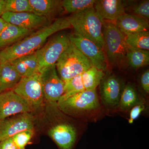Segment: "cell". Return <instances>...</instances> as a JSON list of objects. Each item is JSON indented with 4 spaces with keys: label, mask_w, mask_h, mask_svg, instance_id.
I'll return each instance as SVG.
<instances>
[{
    "label": "cell",
    "mask_w": 149,
    "mask_h": 149,
    "mask_svg": "<svg viewBox=\"0 0 149 149\" xmlns=\"http://www.w3.org/2000/svg\"><path fill=\"white\" fill-rule=\"evenodd\" d=\"M67 18L57 19L49 25L37 29L0 52V63L10 62L19 57L34 53L40 49L51 35L71 28Z\"/></svg>",
    "instance_id": "6da1fadb"
},
{
    "label": "cell",
    "mask_w": 149,
    "mask_h": 149,
    "mask_svg": "<svg viewBox=\"0 0 149 149\" xmlns=\"http://www.w3.org/2000/svg\"><path fill=\"white\" fill-rule=\"evenodd\" d=\"M67 19L75 32L104 49L102 21L94 7L72 14Z\"/></svg>",
    "instance_id": "7a4b0ae2"
},
{
    "label": "cell",
    "mask_w": 149,
    "mask_h": 149,
    "mask_svg": "<svg viewBox=\"0 0 149 149\" xmlns=\"http://www.w3.org/2000/svg\"><path fill=\"white\" fill-rule=\"evenodd\" d=\"M104 48L107 61L111 65L122 67L126 65L128 45L125 36L112 22L102 21Z\"/></svg>",
    "instance_id": "3957f363"
},
{
    "label": "cell",
    "mask_w": 149,
    "mask_h": 149,
    "mask_svg": "<svg viewBox=\"0 0 149 149\" xmlns=\"http://www.w3.org/2000/svg\"><path fill=\"white\" fill-rule=\"evenodd\" d=\"M56 106L60 110L67 114L84 117L97 111L100 108L96 89L83 91L59 101Z\"/></svg>",
    "instance_id": "277c9868"
},
{
    "label": "cell",
    "mask_w": 149,
    "mask_h": 149,
    "mask_svg": "<svg viewBox=\"0 0 149 149\" xmlns=\"http://www.w3.org/2000/svg\"><path fill=\"white\" fill-rule=\"evenodd\" d=\"M92 66L90 60L71 42L56 64L58 74L64 82L82 74Z\"/></svg>",
    "instance_id": "5b68a950"
},
{
    "label": "cell",
    "mask_w": 149,
    "mask_h": 149,
    "mask_svg": "<svg viewBox=\"0 0 149 149\" xmlns=\"http://www.w3.org/2000/svg\"><path fill=\"white\" fill-rule=\"evenodd\" d=\"M12 90L27 102L33 111L42 105L45 98L40 72L22 77Z\"/></svg>",
    "instance_id": "8992f818"
},
{
    "label": "cell",
    "mask_w": 149,
    "mask_h": 149,
    "mask_svg": "<svg viewBox=\"0 0 149 149\" xmlns=\"http://www.w3.org/2000/svg\"><path fill=\"white\" fill-rule=\"evenodd\" d=\"M70 43L68 35L60 34L48 40L37 51L39 61V72L56 65L61 56Z\"/></svg>",
    "instance_id": "52a82bcc"
},
{
    "label": "cell",
    "mask_w": 149,
    "mask_h": 149,
    "mask_svg": "<svg viewBox=\"0 0 149 149\" xmlns=\"http://www.w3.org/2000/svg\"><path fill=\"white\" fill-rule=\"evenodd\" d=\"M68 35L70 42L91 61L93 66L105 71L108 62L103 49L77 32Z\"/></svg>",
    "instance_id": "ba28073f"
},
{
    "label": "cell",
    "mask_w": 149,
    "mask_h": 149,
    "mask_svg": "<svg viewBox=\"0 0 149 149\" xmlns=\"http://www.w3.org/2000/svg\"><path fill=\"white\" fill-rule=\"evenodd\" d=\"M40 73L45 99L56 104L64 93L65 82L58 74L56 65Z\"/></svg>",
    "instance_id": "9c48e42d"
},
{
    "label": "cell",
    "mask_w": 149,
    "mask_h": 149,
    "mask_svg": "<svg viewBox=\"0 0 149 149\" xmlns=\"http://www.w3.org/2000/svg\"><path fill=\"white\" fill-rule=\"evenodd\" d=\"M34 118L31 113H25L0 120V142L17 133L34 130Z\"/></svg>",
    "instance_id": "30bf717a"
},
{
    "label": "cell",
    "mask_w": 149,
    "mask_h": 149,
    "mask_svg": "<svg viewBox=\"0 0 149 149\" xmlns=\"http://www.w3.org/2000/svg\"><path fill=\"white\" fill-rule=\"evenodd\" d=\"M32 111L27 102L13 90L0 93V120Z\"/></svg>",
    "instance_id": "8fae6325"
},
{
    "label": "cell",
    "mask_w": 149,
    "mask_h": 149,
    "mask_svg": "<svg viewBox=\"0 0 149 149\" xmlns=\"http://www.w3.org/2000/svg\"><path fill=\"white\" fill-rule=\"evenodd\" d=\"M1 17L7 23L33 31L50 24L47 18L32 12L14 13L6 12Z\"/></svg>",
    "instance_id": "7c38bea8"
},
{
    "label": "cell",
    "mask_w": 149,
    "mask_h": 149,
    "mask_svg": "<svg viewBox=\"0 0 149 149\" xmlns=\"http://www.w3.org/2000/svg\"><path fill=\"white\" fill-rule=\"evenodd\" d=\"M102 102L109 108L118 105L123 89L121 80L115 75L104 76L100 84Z\"/></svg>",
    "instance_id": "4fadbf2b"
},
{
    "label": "cell",
    "mask_w": 149,
    "mask_h": 149,
    "mask_svg": "<svg viewBox=\"0 0 149 149\" xmlns=\"http://www.w3.org/2000/svg\"><path fill=\"white\" fill-rule=\"evenodd\" d=\"M48 133L60 149H72L77 139L76 128L72 124L66 123L54 125Z\"/></svg>",
    "instance_id": "5bb4252c"
},
{
    "label": "cell",
    "mask_w": 149,
    "mask_h": 149,
    "mask_svg": "<svg viewBox=\"0 0 149 149\" xmlns=\"http://www.w3.org/2000/svg\"><path fill=\"white\" fill-rule=\"evenodd\" d=\"M102 21L115 22L120 15L125 13V2L120 0H98L94 6Z\"/></svg>",
    "instance_id": "9a60e30c"
},
{
    "label": "cell",
    "mask_w": 149,
    "mask_h": 149,
    "mask_svg": "<svg viewBox=\"0 0 149 149\" xmlns=\"http://www.w3.org/2000/svg\"><path fill=\"white\" fill-rule=\"evenodd\" d=\"M114 23L123 34L148 31L149 27L148 19L132 14H123Z\"/></svg>",
    "instance_id": "2e32d148"
},
{
    "label": "cell",
    "mask_w": 149,
    "mask_h": 149,
    "mask_svg": "<svg viewBox=\"0 0 149 149\" xmlns=\"http://www.w3.org/2000/svg\"><path fill=\"white\" fill-rule=\"evenodd\" d=\"M10 62L22 77H28L39 72V61L37 52L19 57Z\"/></svg>",
    "instance_id": "e0dca14e"
},
{
    "label": "cell",
    "mask_w": 149,
    "mask_h": 149,
    "mask_svg": "<svg viewBox=\"0 0 149 149\" xmlns=\"http://www.w3.org/2000/svg\"><path fill=\"white\" fill-rule=\"evenodd\" d=\"M32 13L49 19L55 16L62 9V1L29 0Z\"/></svg>",
    "instance_id": "ac0fdd59"
},
{
    "label": "cell",
    "mask_w": 149,
    "mask_h": 149,
    "mask_svg": "<svg viewBox=\"0 0 149 149\" xmlns=\"http://www.w3.org/2000/svg\"><path fill=\"white\" fill-rule=\"evenodd\" d=\"M32 32L7 22L5 27L0 32V49H5L13 45Z\"/></svg>",
    "instance_id": "d6986e66"
},
{
    "label": "cell",
    "mask_w": 149,
    "mask_h": 149,
    "mask_svg": "<svg viewBox=\"0 0 149 149\" xmlns=\"http://www.w3.org/2000/svg\"><path fill=\"white\" fill-rule=\"evenodd\" d=\"M21 78L10 62L0 63V93L12 90Z\"/></svg>",
    "instance_id": "ffe728a7"
},
{
    "label": "cell",
    "mask_w": 149,
    "mask_h": 149,
    "mask_svg": "<svg viewBox=\"0 0 149 149\" xmlns=\"http://www.w3.org/2000/svg\"><path fill=\"white\" fill-rule=\"evenodd\" d=\"M105 76V71L93 66L83 72L80 77L85 91L96 89Z\"/></svg>",
    "instance_id": "44dd1931"
},
{
    "label": "cell",
    "mask_w": 149,
    "mask_h": 149,
    "mask_svg": "<svg viewBox=\"0 0 149 149\" xmlns=\"http://www.w3.org/2000/svg\"><path fill=\"white\" fill-rule=\"evenodd\" d=\"M141 101L134 85L130 83L123 87L118 106L120 110L127 111Z\"/></svg>",
    "instance_id": "7402d4cb"
},
{
    "label": "cell",
    "mask_w": 149,
    "mask_h": 149,
    "mask_svg": "<svg viewBox=\"0 0 149 149\" xmlns=\"http://www.w3.org/2000/svg\"><path fill=\"white\" fill-rule=\"evenodd\" d=\"M127 63L134 69H139L149 63V51L134 49L128 45L126 53Z\"/></svg>",
    "instance_id": "603a6c76"
},
{
    "label": "cell",
    "mask_w": 149,
    "mask_h": 149,
    "mask_svg": "<svg viewBox=\"0 0 149 149\" xmlns=\"http://www.w3.org/2000/svg\"><path fill=\"white\" fill-rule=\"evenodd\" d=\"M124 35L125 42L128 46L134 49L149 51L148 31L126 33Z\"/></svg>",
    "instance_id": "cb8c5ba5"
},
{
    "label": "cell",
    "mask_w": 149,
    "mask_h": 149,
    "mask_svg": "<svg viewBox=\"0 0 149 149\" xmlns=\"http://www.w3.org/2000/svg\"><path fill=\"white\" fill-rule=\"evenodd\" d=\"M125 2V12L149 19V1H130Z\"/></svg>",
    "instance_id": "d4e9b609"
},
{
    "label": "cell",
    "mask_w": 149,
    "mask_h": 149,
    "mask_svg": "<svg viewBox=\"0 0 149 149\" xmlns=\"http://www.w3.org/2000/svg\"><path fill=\"white\" fill-rule=\"evenodd\" d=\"M95 0H63V8L67 13L74 14L94 7Z\"/></svg>",
    "instance_id": "484cf974"
},
{
    "label": "cell",
    "mask_w": 149,
    "mask_h": 149,
    "mask_svg": "<svg viewBox=\"0 0 149 149\" xmlns=\"http://www.w3.org/2000/svg\"><path fill=\"white\" fill-rule=\"evenodd\" d=\"M5 12H32L29 0H4Z\"/></svg>",
    "instance_id": "4316f807"
},
{
    "label": "cell",
    "mask_w": 149,
    "mask_h": 149,
    "mask_svg": "<svg viewBox=\"0 0 149 149\" xmlns=\"http://www.w3.org/2000/svg\"><path fill=\"white\" fill-rule=\"evenodd\" d=\"M34 130H23L13 136V140L18 149H25V147L29 143L33 135Z\"/></svg>",
    "instance_id": "83f0119b"
},
{
    "label": "cell",
    "mask_w": 149,
    "mask_h": 149,
    "mask_svg": "<svg viewBox=\"0 0 149 149\" xmlns=\"http://www.w3.org/2000/svg\"><path fill=\"white\" fill-rule=\"evenodd\" d=\"M145 109V104L141 101L133 107L130 109L128 122L130 124H132L134 120L139 117L141 113Z\"/></svg>",
    "instance_id": "f1b7e54d"
},
{
    "label": "cell",
    "mask_w": 149,
    "mask_h": 149,
    "mask_svg": "<svg viewBox=\"0 0 149 149\" xmlns=\"http://www.w3.org/2000/svg\"><path fill=\"white\" fill-rule=\"evenodd\" d=\"M141 86L144 91L147 95L149 93V70L147 69L141 74Z\"/></svg>",
    "instance_id": "f546056e"
},
{
    "label": "cell",
    "mask_w": 149,
    "mask_h": 149,
    "mask_svg": "<svg viewBox=\"0 0 149 149\" xmlns=\"http://www.w3.org/2000/svg\"><path fill=\"white\" fill-rule=\"evenodd\" d=\"M0 149H18L14 143L12 138L4 139L0 142Z\"/></svg>",
    "instance_id": "4dcf8cb0"
},
{
    "label": "cell",
    "mask_w": 149,
    "mask_h": 149,
    "mask_svg": "<svg viewBox=\"0 0 149 149\" xmlns=\"http://www.w3.org/2000/svg\"><path fill=\"white\" fill-rule=\"evenodd\" d=\"M5 13L4 0H0V17Z\"/></svg>",
    "instance_id": "1f68e13d"
},
{
    "label": "cell",
    "mask_w": 149,
    "mask_h": 149,
    "mask_svg": "<svg viewBox=\"0 0 149 149\" xmlns=\"http://www.w3.org/2000/svg\"><path fill=\"white\" fill-rule=\"evenodd\" d=\"M6 24L7 22L4 20H3L1 17H0V32H1L4 27H5Z\"/></svg>",
    "instance_id": "d6a6232c"
}]
</instances>
